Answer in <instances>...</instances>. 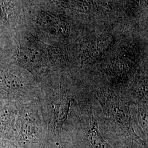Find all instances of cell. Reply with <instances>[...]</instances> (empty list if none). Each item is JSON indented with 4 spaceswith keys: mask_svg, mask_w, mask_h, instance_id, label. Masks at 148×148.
I'll list each match as a JSON object with an SVG mask.
<instances>
[{
    "mask_svg": "<svg viewBox=\"0 0 148 148\" xmlns=\"http://www.w3.org/2000/svg\"><path fill=\"white\" fill-rule=\"evenodd\" d=\"M104 101V110L114 123L118 136L145 147V143L134 131L130 111L125 104L114 95H109Z\"/></svg>",
    "mask_w": 148,
    "mask_h": 148,
    "instance_id": "obj_1",
    "label": "cell"
}]
</instances>
